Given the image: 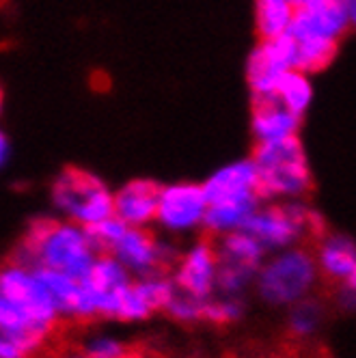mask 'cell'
I'll list each match as a JSON object with an SVG mask.
<instances>
[{
	"mask_svg": "<svg viewBox=\"0 0 356 358\" xmlns=\"http://www.w3.org/2000/svg\"><path fill=\"white\" fill-rule=\"evenodd\" d=\"M111 255L119 259L134 278L164 272L177 259V250L169 242L141 227L125 229V234L113 246Z\"/></svg>",
	"mask_w": 356,
	"mask_h": 358,
	"instance_id": "30bf717a",
	"label": "cell"
},
{
	"mask_svg": "<svg viewBox=\"0 0 356 358\" xmlns=\"http://www.w3.org/2000/svg\"><path fill=\"white\" fill-rule=\"evenodd\" d=\"M313 255L320 274L333 283H343L356 270V240L348 234H324Z\"/></svg>",
	"mask_w": 356,
	"mask_h": 358,
	"instance_id": "9a60e30c",
	"label": "cell"
},
{
	"mask_svg": "<svg viewBox=\"0 0 356 358\" xmlns=\"http://www.w3.org/2000/svg\"><path fill=\"white\" fill-rule=\"evenodd\" d=\"M83 287L89 296L91 309H93V317L97 320L101 315V306L104 302L117 294L119 289H123L125 285H130L134 276L121 266L119 259H115L111 252H99L93 266L89 268V272L80 278Z\"/></svg>",
	"mask_w": 356,
	"mask_h": 358,
	"instance_id": "4fadbf2b",
	"label": "cell"
},
{
	"mask_svg": "<svg viewBox=\"0 0 356 358\" xmlns=\"http://www.w3.org/2000/svg\"><path fill=\"white\" fill-rule=\"evenodd\" d=\"M296 69V41L290 33L274 39H259L246 61V83L252 101L274 97L283 76Z\"/></svg>",
	"mask_w": 356,
	"mask_h": 358,
	"instance_id": "ba28073f",
	"label": "cell"
},
{
	"mask_svg": "<svg viewBox=\"0 0 356 358\" xmlns=\"http://www.w3.org/2000/svg\"><path fill=\"white\" fill-rule=\"evenodd\" d=\"M250 158L264 201H300L311 192L313 171L300 136L255 143Z\"/></svg>",
	"mask_w": 356,
	"mask_h": 358,
	"instance_id": "3957f363",
	"label": "cell"
},
{
	"mask_svg": "<svg viewBox=\"0 0 356 358\" xmlns=\"http://www.w3.org/2000/svg\"><path fill=\"white\" fill-rule=\"evenodd\" d=\"M216 248H218V257L222 266H234V268H242L250 272H259L262 264L270 255L262 246V242L255 236H250L246 229L218 238Z\"/></svg>",
	"mask_w": 356,
	"mask_h": 358,
	"instance_id": "2e32d148",
	"label": "cell"
},
{
	"mask_svg": "<svg viewBox=\"0 0 356 358\" xmlns=\"http://www.w3.org/2000/svg\"><path fill=\"white\" fill-rule=\"evenodd\" d=\"M65 358H87V356L83 352H76V354H67Z\"/></svg>",
	"mask_w": 356,
	"mask_h": 358,
	"instance_id": "4316f807",
	"label": "cell"
},
{
	"mask_svg": "<svg viewBox=\"0 0 356 358\" xmlns=\"http://www.w3.org/2000/svg\"><path fill=\"white\" fill-rule=\"evenodd\" d=\"M50 201L59 218L87 229L115 216V190L99 175L78 166H67L55 177Z\"/></svg>",
	"mask_w": 356,
	"mask_h": 358,
	"instance_id": "5b68a950",
	"label": "cell"
},
{
	"mask_svg": "<svg viewBox=\"0 0 356 358\" xmlns=\"http://www.w3.org/2000/svg\"><path fill=\"white\" fill-rule=\"evenodd\" d=\"M348 31L350 24L339 0H315L309 7L296 9L287 33L294 39H328L339 43Z\"/></svg>",
	"mask_w": 356,
	"mask_h": 358,
	"instance_id": "8fae6325",
	"label": "cell"
},
{
	"mask_svg": "<svg viewBox=\"0 0 356 358\" xmlns=\"http://www.w3.org/2000/svg\"><path fill=\"white\" fill-rule=\"evenodd\" d=\"M287 3H292V0H287Z\"/></svg>",
	"mask_w": 356,
	"mask_h": 358,
	"instance_id": "f1b7e54d",
	"label": "cell"
},
{
	"mask_svg": "<svg viewBox=\"0 0 356 358\" xmlns=\"http://www.w3.org/2000/svg\"><path fill=\"white\" fill-rule=\"evenodd\" d=\"M294 5L287 0H255V27L259 39L285 35L294 20Z\"/></svg>",
	"mask_w": 356,
	"mask_h": 358,
	"instance_id": "ac0fdd59",
	"label": "cell"
},
{
	"mask_svg": "<svg viewBox=\"0 0 356 358\" xmlns=\"http://www.w3.org/2000/svg\"><path fill=\"white\" fill-rule=\"evenodd\" d=\"M125 229H128V224H125L123 220H119L117 216H111L106 220L93 224L89 229V236H91V240H93V244H95V248L99 252H111L113 246L125 234Z\"/></svg>",
	"mask_w": 356,
	"mask_h": 358,
	"instance_id": "603a6c76",
	"label": "cell"
},
{
	"mask_svg": "<svg viewBox=\"0 0 356 358\" xmlns=\"http://www.w3.org/2000/svg\"><path fill=\"white\" fill-rule=\"evenodd\" d=\"M203 190L208 196V216L203 231L216 240L246 229L250 216L264 203L252 158H240L218 166L206 177Z\"/></svg>",
	"mask_w": 356,
	"mask_h": 358,
	"instance_id": "7a4b0ae2",
	"label": "cell"
},
{
	"mask_svg": "<svg viewBox=\"0 0 356 358\" xmlns=\"http://www.w3.org/2000/svg\"><path fill=\"white\" fill-rule=\"evenodd\" d=\"M162 184L147 177H136L115 190V216L128 227L149 229L156 224Z\"/></svg>",
	"mask_w": 356,
	"mask_h": 358,
	"instance_id": "7c38bea8",
	"label": "cell"
},
{
	"mask_svg": "<svg viewBox=\"0 0 356 358\" xmlns=\"http://www.w3.org/2000/svg\"><path fill=\"white\" fill-rule=\"evenodd\" d=\"M220 257L216 242L194 240L184 250L177 252L171 278L175 289L199 300H208L218 294Z\"/></svg>",
	"mask_w": 356,
	"mask_h": 358,
	"instance_id": "9c48e42d",
	"label": "cell"
},
{
	"mask_svg": "<svg viewBox=\"0 0 356 358\" xmlns=\"http://www.w3.org/2000/svg\"><path fill=\"white\" fill-rule=\"evenodd\" d=\"M326 320L324 306L311 296L307 300H300L298 304L287 309V330L296 339H311L322 330Z\"/></svg>",
	"mask_w": 356,
	"mask_h": 358,
	"instance_id": "d6986e66",
	"label": "cell"
},
{
	"mask_svg": "<svg viewBox=\"0 0 356 358\" xmlns=\"http://www.w3.org/2000/svg\"><path fill=\"white\" fill-rule=\"evenodd\" d=\"M274 99H278L281 104L292 110L298 117H304L313 101V83L311 76L298 71V69H290L281 80L276 85L274 91Z\"/></svg>",
	"mask_w": 356,
	"mask_h": 358,
	"instance_id": "e0dca14e",
	"label": "cell"
},
{
	"mask_svg": "<svg viewBox=\"0 0 356 358\" xmlns=\"http://www.w3.org/2000/svg\"><path fill=\"white\" fill-rule=\"evenodd\" d=\"M9 156H11V145H9V138H7V134H5L3 130H0V169H5V164H7Z\"/></svg>",
	"mask_w": 356,
	"mask_h": 358,
	"instance_id": "d4e9b609",
	"label": "cell"
},
{
	"mask_svg": "<svg viewBox=\"0 0 356 358\" xmlns=\"http://www.w3.org/2000/svg\"><path fill=\"white\" fill-rule=\"evenodd\" d=\"M343 11H346V17H348V24L350 29L356 31V0H339Z\"/></svg>",
	"mask_w": 356,
	"mask_h": 358,
	"instance_id": "484cf974",
	"label": "cell"
},
{
	"mask_svg": "<svg viewBox=\"0 0 356 358\" xmlns=\"http://www.w3.org/2000/svg\"><path fill=\"white\" fill-rule=\"evenodd\" d=\"M300 127H302V117L287 110L278 99L270 97V99L252 101L250 132L255 143H272V141L300 136Z\"/></svg>",
	"mask_w": 356,
	"mask_h": 358,
	"instance_id": "5bb4252c",
	"label": "cell"
},
{
	"mask_svg": "<svg viewBox=\"0 0 356 358\" xmlns=\"http://www.w3.org/2000/svg\"><path fill=\"white\" fill-rule=\"evenodd\" d=\"M80 352L87 358H130V345L113 332H93L83 341Z\"/></svg>",
	"mask_w": 356,
	"mask_h": 358,
	"instance_id": "44dd1931",
	"label": "cell"
},
{
	"mask_svg": "<svg viewBox=\"0 0 356 358\" xmlns=\"http://www.w3.org/2000/svg\"><path fill=\"white\" fill-rule=\"evenodd\" d=\"M203 306H206V300L192 298L188 294H182L175 289L164 313L180 324H197V322H203Z\"/></svg>",
	"mask_w": 356,
	"mask_h": 358,
	"instance_id": "7402d4cb",
	"label": "cell"
},
{
	"mask_svg": "<svg viewBox=\"0 0 356 358\" xmlns=\"http://www.w3.org/2000/svg\"><path fill=\"white\" fill-rule=\"evenodd\" d=\"M320 270L313 250L292 246L270 252L255 276L257 298L272 309H290L313 296L320 283Z\"/></svg>",
	"mask_w": 356,
	"mask_h": 358,
	"instance_id": "277c9868",
	"label": "cell"
},
{
	"mask_svg": "<svg viewBox=\"0 0 356 358\" xmlns=\"http://www.w3.org/2000/svg\"><path fill=\"white\" fill-rule=\"evenodd\" d=\"M339 300L348 306V309H356V270L341 283Z\"/></svg>",
	"mask_w": 356,
	"mask_h": 358,
	"instance_id": "cb8c5ba5",
	"label": "cell"
},
{
	"mask_svg": "<svg viewBox=\"0 0 356 358\" xmlns=\"http://www.w3.org/2000/svg\"><path fill=\"white\" fill-rule=\"evenodd\" d=\"M244 311H246V302L242 296L214 294L212 298L206 300V306H203V322L214 326L236 324L244 317Z\"/></svg>",
	"mask_w": 356,
	"mask_h": 358,
	"instance_id": "ffe728a7",
	"label": "cell"
},
{
	"mask_svg": "<svg viewBox=\"0 0 356 358\" xmlns=\"http://www.w3.org/2000/svg\"><path fill=\"white\" fill-rule=\"evenodd\" d=\"M0 113H3V89H0Z\"/></svg>",
	"mask_w": 356,
	"mask_h": 358,
	"instance_id": "83f0119b",
	"label": "cell"
},
{
	"mask_svg": "<svg viewBox=\"0 0 356 358\" xmlns=\"http://www.w3.org/2000/svg\"><path fill=\"white\" fill-rule=\"evenodd\" d=\"M97 255L99 250L87 227L65 218H35L24 231L13 259L31 268L57 270L83 278Z\"/></svg>",
	"mask_w": 356,
	"mask_h": 358,
	"instance_id": "6da1fadb",
	"label": "cell"
},
{
	"mask_svg": "<svg viewBox=\"0 0 356 358\" xmlns=\"http://www.w3.org/2000/svg\"><path fill=\"white\" fill-rule=\"evenodd\" d=\"M208 216V196L203 184L171 182L162 184L156 224L171 238H186L203 231Z\"/></svg>",
	"mask_w": 356,
	"mask_h": 358,
	"instance_id": "52a82bcc",
	"label": "cell"
},
{
	"mask_svg": "<svg viewBox=\"0 0 356 358\" xmlns=\"http://www.w3.org/2000/svg\"><path fill=\"white\" fill-rule=\"evenodd\" d=\"M320 227V216L300 201H264L250 216L246 231L255 236L268 252L300 246Z\"/></svg>",
	"mask_w": 356,
	"mask_h": 358,
	"instance_id": "8992f818",
	"label": "cell"
}]
</instances>
